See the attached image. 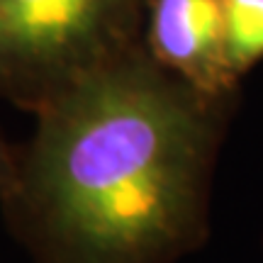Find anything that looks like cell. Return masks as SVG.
Here are the masks:
<instances>
[{
    "instance_id": "3",
    "label": "cell",
    "mask_w": 263,
    "mask_h": 263,
    "mask_svg": "<svg viewBox=\"0 0 263 263\" xmlns=\"http://www.w3.org/2000/svg\"><path fill=\"white\" fill-rule=\"evenodd\" d=\"M151 59L205 98L227 93L236 73L227 54L222 0H146Z\"/></svg>"
},
{
    "instance_id": "2",
    "label": "cell",
    "mask_w": 263,
    "mask_h": 263,
    "mask_svg": "<svg viewBox=\"0 0 263 263\" xmlns=\"http://www.w3.org/2000/svg\"><path fill=\"white\" fill-rule=\"evenodd\" d=\"M139 0H0V95L37 110L117 54Z\"/></svg>"
},
{
    "instance_id": "1",
    "label": "cell",
    "mask_w": 263,
    "mask_h": 263,
    "mask_svg": "<svg viewBox=\"0 0 263 263\" xmlns=\"http://www.w3.org/2000/svg\"><path fill=\"white\" fill-rule=\"evenodd\" d=\"M202 93L115 54L39 105L3 195L39 263H173L202 239L215 124Z\"/></svg>"
},
{
    "instance_id": "5",
    "label": "cell",
    "mask_w": 263,
    "mask_h": 263,
    "mask_svg": "<svg viewBox=\"0 0 263 263\" xmlns=\"http://www.w3.org/2000/svg\"><path fill=\"white\" fill-rule=\"evenodd\" d=\"M15 171H17V156L0 139V197L10 190L12 180H15Z\"/></svg>"
},
{
    "instance_id": "4",
    "label": "cell",
    "mask_w": 263,
    "mask_h": 263,
    "mask_svg": "<svg viewBox=\"0 0 263 263\" xmlns=\"http://www.w3.org/2000/svg\"><path fill=\"white\" fill-rule=\"evenodd\" d=\"M227 54L236 78L263 59V0H222Z\"/></svg>"
}]
</instances>
